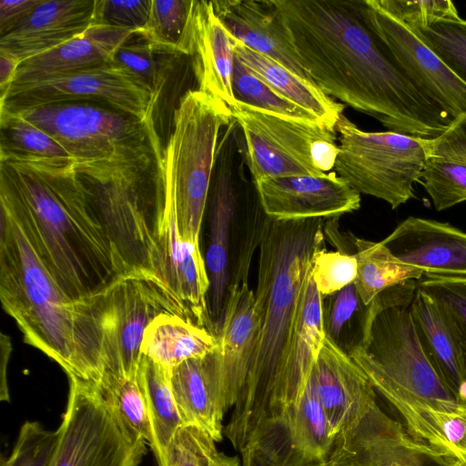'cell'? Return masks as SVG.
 <instances>
[{
    "label": "cell",
    "mask_w": 466,
    "mask_h": 466,
    "mask_svg": "<svg viewBox=\"0 0 466 466\" xmlns=\"http://www.w3.org/2000/svg\"><path fill=\"white\" fill-rule=\"evenodd\" d=\"M156 53L153 46L144 39L143 42H130L129 39L115 51L112 63L137 76L157 96L162 76Z\"/></svg>",
    "instance_id": "obj_45"
},
{
    "label": "cell",
    "mask_w": 466,
    "mask_h": 466,
    "mask_svg": "<svg viewBox=\"0 0 466 466\" xmlns=\"http://www.w3.org/2000/svg\"><path fill=\"white\" fill-rule=\"evenodd\" d=\"M94 305L101 329L105 370L127 378H137L143 336L151 321L164 313L188 318L161 283L137 274L117 277L94 296Z\"/></svg>",
    "instance_id": "obj_13"
},
{
    "label": "cell",
    "mask_w": 466,
    "mask_h": 466,
    "mask_svg": "<svg viewBox=\"0 0 466 466\" xmlns=\"http://www.w3.org/2000/svg\"><path fill=\"white\" fill-rule=\"evenodd\" d=\"M331 466H446L448 459L415 441L376 403L351 429L339 434Z\"/></svg>",
    "instance_id": "obj_16"
},
{
    "label": "cell",
    "mask_w": 466,
    "mask_h": 466,
    "mask_svg": "<svg viewBox=\"0 0 466 466\" xmlns=\"http://www.w3.org/2000/svg\"><path fill=\"white\" fill-rule=\"evenodd\" d=\"M368 309L369 305L362 302L354 283L323 298V323L326 337L344 350L346 335L350 334L354 348L357 343L350 330L354 329L360 339L362 338Z\"/></svg>",
    "instance_id": "obj_37"
},
{
    "label": "cell",
    "mask_w": 466,
    "mask_h": 466,
    "mask_svg": "<svg viewBox=\"0 0 466 466\" xmlns=\"http://www.w3.org/2000/svg\"><path fill=\"white\" fill-rule=\"evenodd\" d=\"M380 242L426 277H466V232L449 223L409 217Z\"/></svg>",
    "instance_id": "obj_19"
},
{
    "label": "cell",
    "mask_w": 466,
    "mask_h": 466,
    "mask_svg": "<svg viewBox=\"0 0 466 466\" xmlns=\"http://www.w3.org/2000/svg\"><path fill=\"white\" fill-rule=\"evenodd\" d=\"M157 97L137 76L115 63H106L32 82L12 84L0 96V111L15 113L50 104L90 102L147 123L154 116Z\"/></svg>",
    "instance_id": "obj_14"
},
{
    "label": "cell",
    "mask_w": 466,
    "mask_h": 466,
    "mask_svg": "<svg viewBox=\"0 0 466 466\" xmlns=\"http://www.w3.org/2000/svg\"><path fill=\"white\" fill-rule=\"evenodd\" d=\"M215 442L198 428L181 426L167 449L164 466H212Z\"/></svg>",
    "instance_id": "obj_43"
},
{
    "label": "cell",
    "mask_w": 466,
    "mask_h": 466,
    "mask_svg": "<svg viewBox=\"0 0 466 466\" xmlns=\"http://www.w3.org/2000/svg\"><path fill=\"white\" fill-rule=\"evenodd\" d=\"M418 289L433 299L447 320L466 372V277L423 276Z\"/></svg>",
    "instance_id": "obj_38"
},
{
    "label": "cell",
    "mask_w": 466,
    "mask_h": 466,
    "mask_svg": "<svg viewBox=\"0 0 466 466\" xmlns=\"http://www.w3.org/2000/svg\"><path fill=\"white\" fill-rule=\"evenodd\" d=\"M83 179L123 275H143L161 283L157 275L158 250L173 191L170 166L163 165L157 189L151 194L142 187L143 180L96 183Z\"/></svg>",
    "instance_id": "obj_9"
},
{
    "label": "cell",
    "mask_w": 466,
    "mask_h": 466,
    "mask_svg": "<svg viewBox=\"0 0 466 466\" xmlns=\"http://www.w3.org/2000/svg\"><path fill=\"white\" fill-rule=\"evenodd\" d=\"M410 312L423 353L458 403L466 408V372L459 344L441 309L417 287Z\"/></svg>",
    "instance_id": "obj_27"
},
{
    "label": "cell",
    "mask_w": 466,
    "mask_h": 466,
    "mask_svg": "<svg viewBox=\"0 0 466 466\" xmlns=\"http://www.w3.org/2000/svg\"><path fill=\"white\" fill-rule=\"evenodd\" d=\"M212 466H242L238 457H228V455L217 452Z\"/></svg>",
    "instance_id": "obj_52"
},
{
    "label": "cell",
    "mask_w": 466,
    "mask_h": 466,
    "mask_svg": "<svg viewBox=\"0 0 466 466\" xmlns=\"http://www.w3.org/2000/svg\"><path fill=\"white\" fill-rule=\"evenodd\" d=\"M151 0H97L95 24H104L132 30L138 35L146 27Z\"/></svg>",
    "instance_id": "obj_46"
},
{
    "label": "cell",
    "mask_w": 466,
    "mask_h": 466,
    "mask_svg": "<svg viewBox=\"0 0 466 466\" xmlns=\"http://www.w3.org/2000/svg\"><path fill=\"white\" fill-rule=\"evenodd\" d=\"M431 149L452 157L466 163V135L455 122L446 132L428 139Z\"/></svg>",
    "instance_id": "obj_48"
},
{
    "label": "cell",
    "mask_w": 466,
    "mask_h": 466,
    "mask_svg": "<svg viewBox=\"0 0 466 466\" xmlns=\"http://www.w3.org/2000/svg\"><path fill=\"white\" fill-rule=\"evenodd\" d=\"M377 3L410 29L428 26L441 19L460 17L450 0H377Z\"/></svg>",
    "instance_id": "obj_44"
},
{
    "label": "cell",
    "mask_w": 466,
    "mask_h": 466,
    "mask_svg": "<svg viewBox=\"0 0 466 466\" xmlns=\"http://www.w3.org/2000/svg\"><path fill=\"white\" fill-rule=\"evenodd\" d=\"M43 0H1L0 36L12 31L25 20Z\"/></svg>",
    "instance_id": "obj_47"
},
{
    "label": "cell",
    "mask_w": 466,
    "mask_h": 466,
    "mask_svg": "<svg viewBox=\"0 0 466 466\" xmlns=\"http://www.w3.org/2000/svg\"><path fill=\"white\" fill-rule=\"evenodd\" d=\"M0 206L69 299L92 298L123 275L73 160L0 150Z\"/></svg>",
    "instance_id": "obj_2"
},
{
    "label": "cell",
    "mask_w": 466,
    "mask_h": 466,
    "mask_svg": "<svg viewBox=\"0 0 466 466\" xmlns=\"http://www.w3.org/2000/svg\"><path fill=\"white\" fill-rule=\"evenodd\" d=\"M311 272L320 295L329 297L354 283L358 274L357 258L354 253L329 251L325 247L316 253Z\"/></svg>",
    "instance_id": "obj_42"
},
{
    "label": "cell",
    "mask_w": 466,
    "mask_h": 466,
    "mask_svg": "<svg viewBox=\"0 0 466 466\" xmlns=\"http://www.w3.org/2000/svg\"><path fill=\"white\" fill-rule=\"evenodd\" d=\"M20 61L15 56L0 52V96L9 88Z\"/></svg>",
    "instance_id": "obj_49"
},
{
    "label": "cell",
    "mask_w": 466,
    "mask_h": 466,
    "mask_svg": "<svg viewBox=\"0 0 466 466\" xmlns=\"http://www.w3.org/2000/svg\"><path fill=\"white\" fill-rule=\"evenodd\" d=\"M338 155L334 170L351 188L397 208L416 198L427 149L426 138L392 131L369 132L343 114L337 126Z\"/></svg>",
    "instance_id": "obj_10"
},
{
    "label": "cell",
    "mask_w": 466,
    "mask_h": 466,
    "mask_svg": "<svg viewBox=\"0 0 466 466\" xmlns=\"http://www.w3.org/2000/svg\"><path fill=\"white\" fill-rule=\"evenodd\" d=\"M189 56L198 90L228 106L233 105L236 99L232 88V38L216 15L211 1H196Z\"/></svg>",
    "instance_id": "obj_25"
},
{
    "label": "cell",
    "mask_w": 466,
    "mask_h": 466,
    "mask_svg": "<svg viewBox=\"0 0 466 466\" xmlns=\"http://www.w3.org/2000/svg\"><path fill=\"white\" fill-rule=\"evenodd\" d=\"M215 350L174 367L170 383L183 426L198 428L215 441H220L223 418L234 404Z\"/></svg>",
    "instance_id": "obj_20"
},
{
    "label": "cell",
    "mask_w": 466,
    "mask_h": 466,
    "mask_svg": "<svg viewBox=\"0 0 466 466\" xmlns=\"http://www.w3.org/2000/svg\"><path fill=\"white\" fill-rule=\"evenodd\" d=\"M133 35L135 32L126 28L94 24L83 35L21 62L12 84L32 82L112 63L115 51Z\"/></svg>",
    "instance_id": "obj_26"
},
{
    "label": "cell",
    "mask_w": 466,
    "mask_h": 466,
    "mask_svg": "<svg viewBox=\"0 0 466 466\" xmlns=\"http://www.w3.org/2000/svg\"><path fill=\"white\" fill-rule=\"evenodd\" d=\"M59 440V430L45 429L37 421H25L12 452L1 466H49Z\"/></svg>",
    "instance_id": "obj_41"
},
{
    "label": "cell",
    "mask_w": 466,
    "mask_h": 466,
    "mask_svg": "<svg viewBox=\"0 0 466 466\" xmlns=\"http://www.w3.org/2000/svg\"><path fill=\"white\" fill-rule=\"evenodd\" d=\"M289 37L325 95L389 131L435 138L456 121L402 74L365 23L359 0H273Z\"/></svg>",
    "instance_id": "obj_1"
},
{
    "label": "cell",
    "mask_w": 466,
    "mask_h": 466,
    "mask_svg": "<svg viewBox=\"0 0 466 466\" xmlns=\"http://www.w3.org/2000/svg\"><path fill=\"white\" fill-rule=\"evenodd\" d=\"M255 292L248 279L233 282L228 290L218 333L216 357L235 405L243 388L258 335Z\"/></svg>",
    "instance_id": "obj_23"
},
{
    "label": "cell",
    "mask_w": 466,
    "mask_h": 466,
    "mask_svg": "<svg viewBox=\"0 0 466 466\" xmlns=\"http://www.w3.org/2000/svg\"><path fill=\"white\" fill-rule=\"evenodd\" d=\"M459 123V125L461 127L463 132L465 133L466 135V120L465 121H462V122H457Z\"/></svg>",
    "instance_id": "obj_55"
},
{
    "label": "cell",
    "mask_w": 466,
    "mask_h": 466,
    "mask_svg": "<svg viewBox=\"0 0 466 466\" xmlns=\"http://www.w3.org/2000/svg\"><path fill=\"white\" fill-rule=\"evenodd\" d=\"M196 0H151L146 27L139 35L157 53L190 56Z\"/></svg>",
    "instance_id": "obj_33"
},
{
    "label": "cell",
    "mask_w": 466,
    "mask_h": 466,
    "mask_svg": "<svg viewBox=\"0 0 466 466\" xmlns=\"http://www.w3.org/2000/svg\"><path fill=\"white\" fill-rule=\"evenodd\" d=\"M326 220L266 218L254 291L256 345L243 388L223 431L239 451L265 422L290 417L282 392L283 361L301 288L316 253L325 248Z\"/></svg>",
    "instance_id": "obj_3"
},
{
    "label": "cell",
    "mask_w": 466,
    "mask_h": 466,
    "mask_svg": "<svg viewBox=\"0 0 466 466\" xmlns=\"http://www.w3.org/2000/svg\"><path fill=\"white\" fill-rule=\"evenodd\" d=\"M211 2L216 15L234 39L315 85L289 37L273 0Z\"/></svg>",
    "instance_id": "obj_22"
},
{
    "label": "cell",
    "mask_w": 466,
    "mask_h": 466,
    "mask_svg": "<svg viewBox=\"0 0 466 466\" xmlns=\"http://www.w3.org/2000/svg\"><path fill=\"white\" fill-rule=\"evenodd\" d=\"M325 337L323 297L310 268L301 288L282 367V392L290 415L307 385Z\"/></svg>",
    "instance_id": "obj_24"
},
{
    "label": "cell",
    "mask_w": 466,
    "mask_h": 466,
    "mask_svg": "<svg viewBox=\"0 0 466 466\" xmlns=\"http://www.w3.org/2000/svg\"><path fill=\"white\" fill-rule=\"evenodd\" d=\"M295 448L307 465L327 462L335 435L309 376L290 418Z\"/></svg>",
    "instance_id": "obj_32"
},
{
    "label": "cell",
    "mask_w": 466,
    "mask_h": 466,
    "mask_svg": "<svg viewBox=\"0 0 466 466\" xmlns=\"http://www.w3.org/2000/svg\"><path fill=\"white\" fill-rule=\"evenodd\" d=\"M240 453L243 459L242 466H275L251 444H248Z\"/></svg>",
    "instance_id": "obj_51"
},
{
    "label": "cell",
    "mask_w": 466,
    "mask_h": 466,
    "mask_svg": "<svg viewBox=\"0 0 466 466\" xmlns=\"http://www.w3.org/2000/svg\"><path fill=\"white\" fill-rule=\"evenodd\" d=\"M96 385L104 398L113 405L127 425L141 436L150 447L152 430L137 378H127L105 370Z\"/></svg>",
    "instance_id": "obj_35"
},
{
    "label": "cell",
    "mask_w": 466,
    "mask_h": 466,
    "mask_svg": "<svg viewBox=\"0 0 466 466\" xmlns=\"http://www.w3.org/2000/svg\"><path fill=\"white\" fill-rule=\"evenodd\" d=\"M1 149L46 158L71 159L50 135L20 116L0 113Z\"/></svg>",
    "instance_id": "obj_39"
},
{
    "label": "cell",
    "mask_w": 466,
    "mask_h": 466,
    "mask_svg": "<svg viewBox=\"0 0 466 466\" xmlns=\"http://www.w3.org/2000/svg\"><path fill=\"white\" fill-rule=\"evenodd\" d=\"M411 30L466 85V20L441 19Z\"/></svg>",
    "instance_id": "obj_40"
},
{
    "label": "cell",
    "mask_w": 466,
    "mask_h": 466,
    "mask_svg": "<svg viewBox=\"0 0 466 466\" xmlns=\"http://www.w3.org/2000/svg\"><path fill=\"white\" fill-rule=\"evenodd\" d=\"M0 299L25 343L68 376L98 383L105 371L94 297L74 300L59 288L14 216L0 206Z\"/></svg>",
    "instance_id": "obj_5"
},
{
    "label": "cell",
    "mask_w": 466,
    "mask_h": 466,
    "mask_svg": "<svg viewBox=\"0 0 466 466\" xmlns=\"http://www.w3.org/2000/svg\"><path fill=\"white\" fill-rule=\"evenodd\" d=\"M358 274L354 285L365 305L383 291L424 276L420 268L405 264L381 243L351 237Z\"/></svg>",
    "instance_id": "obj_31"
},
{
    "label": "cell",
    "mask_w": 466,
    "mask_h": 466,
    "mask_svg": "<svg viewBox=\"0 0 466 466\" xmlns=\"http://www.w3.org/2000/svg\"><path fill=\"white\" fill-rule=\"evenodd\" d=\"M97 0H43L0 38V52L20 62L83 35L96 22Z\"/></svg>",
    "instance_id": "obj_21"
},
{
    "label": "cell",
    "mask_w": 466,
    "mask_h": 466,
    "mask_svg": "<svg viewBox=\"0 0 466 466\" xmlns=\"http://www.w3.org/2000/svg\"><path fill=\"white\" fill-rule=\"evenodd\" d=\"M397 288L370 305L360 342L348 354L403 419L412 438L451 459L464 432V413L423 353L410 306Z\"/></svg>",
    "instance_id": "obj_4"
},
{
    "label": "cell",
    "mask_w": 466,
    "mask_h": 466,
    "mask_svg": "<svg viewBox=\"0 0 466 466\" xmlns=\"http://www.w3.org/2000/svg\"><path fill=\"white\" fill-rule=\"evenodd\" d=\"M232 118L227 104L198 89L187 91L174 112L165 149L171 162L177 227L182 238L198 248L219 135Z\"/></svg>",
    "instance_id": "obj_8"
},
{
    "label": "cell",
    "mask_w": 466,
    "mask_h": 466,
    "mask_svg": "<svg viewBox=\"0 0 466 466\" xmlns=\"http://www.w3.org/2000/svg\"><path fill=\"white\" fill-rule=\"evenodd\" d=\"M360 14L410 82L456 122L466 120V85L407 25L377 0H359Z\"/></svg>",
    "instance_id": "obj_15"
},
{
    "label": "cell",
    "mask_w": 466,
    "mask_h": 466,
    "mask_svg": "<svg viewBox=\"0 0 466 466\" xmlns=\"http://www.w3.org/2000/svg\"><path fill=\"white\" fill-rule=\"evenodd\" d=\"M247 171L244 135L233 117L219 135L206 208L208 329L216 336L230 285L238 279H248L251 259L244 256L237 238L245 245L259 247L267 218L256 185Z\"/></svg>",
    "instance_id": "obj_6"
},
{
    "label": "cell",
    "mask_w": 466,
    "mask_h": 466,
    "mask_svg": "<svg viewBox=\"0 0 466 466\" xmlns=\"http://www.w3.org/2000/svg\"><path fill=\"white\" fill-rule=\"evenodd\" d=\"M306 466H331V465L329 462H324V463L309 464V465H306Z\"/></svg>",
    "instance_id": "obj_54"
},
{
    "label": "cell",
    "mask_w": 466,
    "mask_h": 466,
    "mask_svg": "<svg viewBox=\"0 0 466 466\" xmlns=\"http://www.w3.org/2000/svg\"><path fill=\"white\" fill-rule=\"evenodd\" d=\"M446 466H466V451L454 459H449Z\"/></svg>",
    "instance_id": "obj_53"
},
{
    "label": "cell",
    "mask_w": 466,
    "mask_h": 466,
    "mask_svg": "<svg viewBox=\"0 0 466 466\" xmlns=\"http://www.w3.org/2000/svg\"><path fill=\"white\" fill-rule=\"evenodd\" d=\"M137 380L150 420V449L158 466H164L167 449L176 431L183 426L171 389L170 370L142 355Z\"/></svg>",
    "instance_id": "obj_30"
},
{
    "label": "cell",
    "mask_w": 466,
    "mask_h": 466,
    "mask_svg": "<svg viewBox=\"0 0 466 466\" xmlns=\"http://www.w3.org/2000/svg\"><path fill=\"white\" fill-rule=\"evenodd\" d=\"M235 56L275 93L318 117L336 130L345 105L335 102L315 85L299 77L277 61L258 53L232 36Z\"/></svg>",
    "instance_id": "obj_28"
},
{
    "label": "cell",
    "mask_w": 466,
    "mask_h": 466,
    "mask_svg": "<svg viewBox=\"0 0 466 466\" xmlns=\"http://www.w3.org/2000/svg\"><path fill=\"white\" fill-rule=\"evenodd\" d=\"M232 88L237 101L279 116L324 125L314 115L275 93L236 56L232 75Z\"/></svg>",
    "instance_id": "obj_36"
},
{
    "label": "cell",
    "mask_w": 466,
    "mask_h": 466,
    "mask_svg": "<svg viewBox=\"0 0 466 466\" xmlns=\"http://www.w3.org/2000/svg\"><path fill=\"white\" fill-rule=\"evenodd\" d=\"M254 183L264 213L273 219L339 218L360 208V194L335 171L263 177Z\"/></svg>",
    "instance_id": "obj_17"
},
{
    "label": "cell",
    "mask_w": 466,
    "mask_h": 466,
    "mask_svg": "<svg viewBox=\"0 0 466 466\" xmlns=\"http://www.w3.org/2000/svg\"><path fill=\"white\" fill-rule=\"evenodd\" d=\"M1 377H0V399L1 400L9 401V391L6 381V363L11 353V342L8 336L1 333Z\"/></svg>",
    "instance_id": "obj_50"
},
{
    "label": "cell",
    "mask_w": 466,
    "mask_h": 466,
    "mask_svg": "<svg viewBox=\"0 0 466 466\" xmlns=\"http://www.w3.org/2000/svg\"><path fill=\"white\" fill-rule=\"evenodd\" d=\"M309 376L335 438L377 403L376 390L363 370L328 337Z\"/></svg>",
    "instance_id": "obj_18"
},
{
    "label": "cell",
    "mask_w": 466,
    "mask_h": 466,
    "mask_svg": "<svg viewBox=\"0 0 466 466\" xmlns=\"http://www.w3.org/2000/svg\"><path fill=\"white\" fill-rule=\"evenodd\" d=\"M228 107L242 129L254 182L270 177L319 176L334 168L338 155L335 130L237 100Z\"/></svg>",
    "instance_id": "obj_11"
},
{
    "label": "cell",
    "mask_w": 466,
    "mask_h": 466,
    "mask_svg": "<svg viewBox=\"0 0 466 466\" xmlns=\"http://www.w3.org/2000/svg\"><path fill=\"white\" fill-rule=\"evenodd\" d=\"M218 346V337L207 328L187 317L164 313L147 327L140 350L171 370L187 360L208 354Z\"/></svg>",
    "instance_id": "obj_29"
},
{
    "label": "cell",
    "mask_w": 466,
    "mask_h": 466,
    "mask_svg": "<svg viewBox=\"0 0 466 466\" xmlns=\"http://www.w3.org/2000/svg\"><path fill=\"white\" fill-rule=\"evenodd\" d=\"M427 157L420 183L437 211L466 201V163L431 149L426 139Z\"/></svg>",
    "instance_id": "obj_34"
},
{
    "label": "cell",
    "mask_w": 466,
    "mask_h": 466,
    "mask_svg": "<svg viewBox=\"0 0 466 466\" xmlns=\"http://www.w3.org/2000/svg\"><path fill=\"white\" fill-rule=\"evenodd\" d=\"M16 114L55 138L71 156L85 179L143 180L154 155L147 123L106 106L68 102L35 106Z\"/></svg>",
    "instance_id": "obj_7"
},
{
    "label": "cell",
    "mask_w": 466,
    "mask_h": 466,
    "mask_svg": "<svg viewBox=\"0 0 466 466\" xmlns=\"http://www.w3.org/2000/svg\"><path fill=\"white\" fill-rule=\"evenodd\" d=\"M59 440L49 466H138L147 442L123 420L96 383L68 376Z\"/></svg>",
    "instance_id": "obj_12"
}]
</instances>
